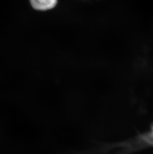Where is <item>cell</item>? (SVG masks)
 <instances>
[{
	"mask_svg": "<svg viewBox=\"0 0 153 154\" xmlns=\"http://www.w3.org/2000/svg\"><path fill=\"white\" fill-rule=\"evenodd\" d=\"M58 0H30L31 5L36 10L47 11L56 6Z\"/></svg>",
	"mask_w": 153,
	"mask_h": 154,
	"instance_id": "obj_1",
	"label": "cell"
}]
</instances>
